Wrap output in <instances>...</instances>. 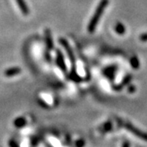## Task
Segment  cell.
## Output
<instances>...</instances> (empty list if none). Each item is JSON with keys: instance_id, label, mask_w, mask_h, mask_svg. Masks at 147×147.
Segmentation results:
<instances>
[{"instance_id": "9", "label": "cell", "mask_w": 147, "mask_h": 147, "mask_svg": "<svg viewBox=\"0 0 147 147\" xmlns=\"http://www.w3.org/2000/svg\"><path fill=\"white\" fill-rule=\"evenodd\" d=\"M25 123H26V120L23 118H19L15 121V125L16 127L23 126V125H25Z\"/></svg>"}, {"instance_id": "2", "label": "cell", "mask_w": 147, "mask_h": 147, "mask_svg": "<svg viewBox=\"0 0 147 147\" xmlns=\"http://www.w3.org/2000/svg\"><path fill=\"white\" fill-rule=\"evenodd\" d=\"M124 127L126 128L127 130H128L130 132H131L133 135H135L136 137H139V138H141L142 140L147 142V133L141 131L140 129H138L136 127L133 126L130 123H126L124 124Z\"/></svg>"}, {"instance_id": "6", "label": "cell", "mask_w": 147, "mask_h": 147, "mask_svg": "<svg viewBox=\"0 0 147 147\" xmlns=\"http://www.w3.org/2000/svg\"><path fill=\"white\" fill-rule=\"evenodd\" d=\"M16 3L19 7L20 10L21 11V12L25 15H27L29 13V9H28V7L26 4V2L25 0H16Z\"/></svg>"}, {"instance_id": "10", "label": "cell", "mask_w": 147, "mask_h": 147, "mask_svg": "<svg viewBox=\"0 0 147 147\" xmlns=\"http://www.w3.org/2000/svg\"><path fill=\"white\" fill-rule=\"evenodd\" d=\"M140 40L142 42H146L147 41V33L146 34H143L140 36Z\"/></svg>"}, {"instance_id": "4", "label": "cell", "mask_w": 147, "mask_h": 147, "mask_svg": "<svg viewBox=\"0 0 147 147\" xmlns=\"http://www.w3.org/2000/svg\"><path fill=\"white\" fill-rule=\"evenodd\" d=\"M57 64L58 67L61 69L63 72H65L66 71V65H65V63L63 54L61 53L60 50L57 51Z\"/></svg>"}, {"instance_id": "7", "label": "cell", "mask_w": 147, "mask_h": 147, "mask_svg": "<svg viewBox=\"0 0 147 147\" xmlns=\"http://www.w3.org/2000/svg\"><path fill=\"white\" fill-rule=\"evenodd\" d=\"M45 34H46V42H47V47L48 50H51L53 47V38H52V34H51V31L47 29L45 31Z\"/></svg>"}, {"instance_id": "1", "label": "cell", "mask_w": 147, "mask_h": 147, "mask_svg": "<svg viewBox=\"0 0 147 147\" xmlns=\"http://www.w3.org/2000/svg\"><path fill=\"white\" fill-rule=\"evenodd\" d=\"M109 4V0H101L99 3V5L97 6L96 9L95 11L94 14L92 17L91 18L89 21V24L88 26V31L89 33H93L96 30V28L98 25V22L100 20V16H102L105 7Z\"/></svg>"}, {"instance_id": "8", "label": "cell", "mask_w": 147, "mask_h": 147, "mask_svg": "<svg viewBox=\"0 0 147 147\" xmlns=\"http://www.w3.org/2000/svg\"><path fill=\"white\" fill-rule=\"evenodd\" d=\"M115 30L118 34H123L125 32V29L122 24H118L115 27Z\"/></svg>"}, {"instance_id": "5", "label": "cell", "mask_w": 147, "mask_h": 147, "mask_svg": "<svg viewBox=\"0 0 147 147\" xmlns=\"http://www.w3.org/2000/svg\"><path fill=\"white\" fill-rule=\"evenodd\" d=\"M21 72V69L20 67H13V68L7 69L4 72V75L6 77H13L16 74H20Z\"/></svg>"}, {"instance_id": "3", "label": "cell", "mask_w": 147, "mask_h": 147, "mask_svg": "<svg viewBox=\"0 0 147 147\" xmlns=\"http://www.w3.org/2000/svg\"><path fill=\"white\" fill-rule=\"evenodd\" d=\"M60 42H61V44L63 46L64 48L65 49L66 53L68 54L69 58V60H70V61H71L72 66H73L74 69V68H76V65H75V57H74V56L73 51H72L71 47L69 46V42H67L65 39H64V38H61V39H60Z\"/></svg>"}]
</instances>
